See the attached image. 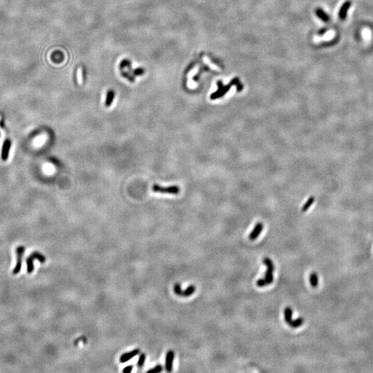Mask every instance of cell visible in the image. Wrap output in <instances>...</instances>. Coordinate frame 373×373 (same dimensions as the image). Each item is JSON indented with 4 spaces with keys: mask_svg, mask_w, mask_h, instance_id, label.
Masks as SVG:
<instances>
[{
    "mask_svg": "<svg viewBox=\"0 0 373 373\" xmlns=\"http://www.w3.org/2000/svg\"><path fill=\"white\" fill-rule=\"evenodd\" d=\"M122 75L123 77H124V78H127V80H129V81H130L131 82H134V81H135V79H134V78L133 77V76L129 74V73H127V72H124V71H123V72L122 73Z\"/></svg>",
    "mask_w": 373,
    "mask_h": 373,
    "instance_id": "21",
    "label": "cell"
},
{
    "mask_svg": "<svg viewBox=\"0 0 373 373\" xmlns=\"http://www.w3.org/2000/svg\"><path fill=\"white\" fill-rule=\"evenodd\" d=\"M314 201H315V198L312 196V197H310V198H308V200L307 201V202H305L304 204V205L302 207V211H307L309 208L311 207V205L313 204Z\"/></svg>",
    "mask_w": 373,
    "mask_h": 373,
    "instance_id": "18",
    "label": "cell"
},
{
    "mask_svg": "<svg viewBox=\"0 0 373 373\" xmlns=\"http://www.w3.org/2000/svg\"><path fill=\"white\" fill-rule=\"evenodd\" d=\"M145 361H146V354L145 353L141 354L140 355L139 359H138V362H137L138 367L140 368H142L144 366V365H145Z\"/></svg>",
    "mask_w": 373,
    "mask_h": 373,
    "instance_id": "17",
    "label": "cell"
},
{
    "mask_svg": "<svg viewBox=\"0 0 373 373\" xmlns=\"http://www.w3.org/2000/svg\"><path fill=\"white\" fill-rule=\"evenodd\" d=\"M35 259H37L38 261H40L42 263H45L46 261L45 256H44L42 254H41L40 253H39V252H35L33 254H31L26 261V265H27V272L28 273V274H31V273L33 272V270H34L33 261Z\"/></svg>",
    "mask_w": 373,
    "mask_h": 373,
    "instance_id": "2",
    "label": "cell"
},
{
    "mask_svg": "<svg viewBox=\"0 0 373 373\" xmlns=\"http://www.w3.org/2000/svg\"><path fill=\"white\" fill-rule=\"evenodd\" d=\"M175 357V353L174 350H170L167 352L165 357V370L167 372H172L174 366V361Z\"/></svg>",
    "mask_w": 373,
    "mask_h": 373,
    "instance_id": "6",
    "label": "cell"
},
{
    "mask_svg": "<svg viewBox=\"0 0 373 373\" xmlns=\"http://www.w3.org/2000/svg\"><path fill=\"white\" fill-rule=\"evenodd\" d=\"M131 61H129V60H127V59H126V60H122L121 61V63H120V69H121V70H122L123 69L125 68V67H128V68H130V67H131Z\"/></svg>",
    "mask_w": 373,
    "mask_h": 373,
    "instance_id": "20",
    "label": "cell"
},
{
    "mask_svg": "<svg viewBox=\"0 0 373 373\" xmlns=\"http://www.w3.org/2000/svg\"><path fill=\"white\" fill-rule=\"evenodd\" d=\"M351 6V2L350 1H347L345 2L343 5L341 6V10L339 11V17L341 19H345V18L346 17V15H347V13L348 10L350 9Z\"/></svg>",
    "mask_w": 373,
    "mask_h": 373,
    "instance_id": "10",
    "label": "cell"
},
{
    "mask_svg": "<svg viewBox=\"0 0 373 373\" xmlns=\"http://www.w3.org/2000/svg\"><path fill=\"white\" fill-rule=\"evenodd\" d=\"M10 147H11V141L9 139L6 138L4 141V143H3V146L2 148L1 158L3 161H6L8 159Z\"/></svg>",
    "mask_w": 373,
    "mask_h": 373,
    "instance_id": "8",
    "label": "cell"
},
{
    "mask_svg": "<svg viewBox=\"0 0 373 373\" xmlns=\"http://www.w3.org/2000/svg\"><path fill=\"white\" fill-rule=\"evenodd\" d=\"M316 14H317V15L319 17V18H321L323 21L328 22L329 19H330L328 15L321 9H318L316 11Z\"/></svg>",
    "mask_w": 373,
    "mask_h": 373,
    "instance_id": "16",
    "label": "cell"
},
{
    "mask_svg": "<svg viewBox=\"0 0 373 373\" xmlns=\"http://www.w3.org/2000/svg\"><path fill=\"white\" fill-rule=\"evenodd\" d=\"M174 291L176 295L183 296V297H188V296L192 295L196 292V287L193 286V285H191L189 287H187L185 290H183L181 289L180 285L179 283H176L174 287Z\"/></svg>",
    "mask_w": 373,
    "mask_h": 373,
    "instance_id": "4",
    "label": "cell"
},
{
    "mask_svg": "<svg viewBox=\"0 0 373 373\" xmlns=\"http://www.w3.org/2000/svg\"><path fill=\"white\" fill-rule=\"evenodd\" d=\"M24 251H25V248H24V247H23V246H19L16 249L17 261L16 265H15V268L13 271V274H17L19 272L20 269H21L22 258L23 256V254H24Z\"/></svg>",
    "mask_w": 373,
    "mask_h": 373,
    "instance_id": "5",
    "label": "cell"
},
{
    "mask_svg": "<svg viewBox=\"0 0 373 373\" xmlns=\"http://www.w3.org/2000/svg\"><path fill=\"white\" fill-rule=\"evenodd\" d=\"M133 369H134V366L130 365V366H126L125 368L122 370V372L124 373H129L132 371V370Z\"/></svg>",
    "mask_w": 373,
    "mask_h": 373,
    "instance_id": "23",
    "label": "cell"
},
{
    "mask_svg": "<svg viewBox=\"0 0 373 373\" xmlns=\"http://www.w3.org/2000/svg\"><path fill=\"white\" fill-rule=\"evenodd\" d=\"M114 97H115V92H114V91L112 89L108 90V91L107 92V98H106L105 103H104V105L106 106V107H110L111 104H112Z\"/></svg>",
    "mask_w": 373,
    "mask_h": 373,
    "instance_id": "11",
    "label": "cell"
},
{
    "mask_svg": "<svg viewBox=\"0 0 373 373\" xmlns=\"http://www.w3.org/2000/svg\"><path fill=\"white\" fill-rule=\"evenodd\" d=\"M303 319L302 318V317H299V318L295 320H292V321L289 323L288 325L292 328H296L301 326L303 324Z\"/></svg>",
    "mask_w": 373,
    "mask_h": 373,
    "instance_id": "13",
    "label": "cell"
},
{
    "mask_svg": "<svg viewBox=\"0 0 373 373\" xmlns=\"http://www.w3.org/2000/svg\"><path fill=\"white\" fill-rule=\"evenodd\" d=\"M140 352V349H135V350H133L129 352H126V353L122 354L121 357H120V362L121 363H125L127 362L131 359H133L134 357L137 356L138 354H139Z\"/></svg>",
    "mask_w": 373,
    "mask_h": 373,
    "instance_id": "7",
    "label": "cell"
},
{
    "mask_svg": "<svg viewBox=\"0 0 373 373\" xmlns=\"http://www.w3.org/2000/svg\"><path fill=\"white\" fill-rule=\"evenodd\" d=\"M152 190L155 193H169V194H178L180 192V188L178 186H170L167 187H163L160 186L159 184H154L152 187Z\"/></svg>",
    "mask_w": 373,
    "mask_h": 373,
    "instance_id": "3",
    "label": "cell"
},
{
    "mask_svg": "<svg viewBox=\"0 0 373 373\" xmlns=\"http://www.w3.org/2000/svg\"><path fill=\"white\" fill-rule=\"evenodd\" d=\"M264 265L267 266V271L265 272V277L263 278H260L256 281V286L258 287H262L268 286L269 284H272L274 281V276H273V272L274 271V265L273 264L272 261L270 258L266 257L263 259Z\"/></svg>",
    "mask_w": 373,
    "mask_h": 373,
    "instance_id": "1",
    "label": "cell"
},
{
    "mask_svg": "<svg viewBox=\"0 0 373 373\" xmlns=\"http://www.w3.org/2000/svg\"><path fill=\"white\" fill-rule=\"evenodd\" d=\"M310 285L312 287H316L319 284V278L316 272H312L310 275Z\"/></svg>",
    "mask_w": 373,
    "mask_h": 373,
    "instance_id": "14",
    "label": "cell"
},
{
    "mask_svg": "<svg viewBox=\"0 0 373 373\" xmlns=\"http://www.w3.org/2000/svg\"><path fill=\"white\" fill-rule=\"evenodd\" d=\"M263 229V225L262 223H256V225L254 227L253 231H252L250 233V234H249V240H256L258 237V236L260 235V234L261 233Z\"/></svg>",
    "mask_w": 373,
    "mask_h": 373,
    "instance_id": "9",
    "label": "cell"
},
{
    "mask_svg": "<svg viewBox=\"0 0 373 373\" xmlns=\"http://www.w3.org/2000/svg\"><path fill=\"white\" fill-rule=\"evenodd\" d=\"M163 368L162 366H161V365H157V366H155V367H154V368H153L149 369V371H147V372H148V373H158V372H162L163 371Z\"/></svg>",
    "mask_w": 373,
    "mask_h": 373,
    "instance_id": "19",
    "label": "cell"
},
{
    "mask_svg": "<svg viewBox=\"0 0 373 373\" xmlns=\"http://www.w3.org/2000/svg\"><path fill=\"white\" fill-rule=\"evenodd\" d=\"M145 69H142V68H138V69H135L134 70L133 73H134V75L138 76V75H142L143 74V73H145Z\"/></svg>",
    "mask_w": 373,
    "mask_h": 373,
    "instance_id": "22",
    "label": "cell"
},
{
    "mask_svg": "<svg viewBox=\"0 0 373 373\" xmlns=\"http://www.w3.org/2000/svg\"><path fill=\"white\" fill-rule=\"evenodd\" d=\"M63 55L60 52H55L52 55V60L53 61H54V62H57L59 63L60 62L63 60Z\"/></svg>",
    "mask_w": 373,
    "mask_h": 373,
    "instance_id": "15",
    "label": "cell"
},
{
    "mask_svg": "<svg viewBox=\"0 0 373 373\" xmlns=\"http://www.w3.org/2000/svg\"><path fill=\"white\" fill-rule=\"evenodd\" d=\"M292 310L290 308V307H286V309L284 310V319H285V321H286L287 324H289V323L292 321Z\"/></svg>",
    "mask_w": 373,
    "mask_h": 373,
    "instance_id": "12",
    "label": "cell"
}]
</instances>
